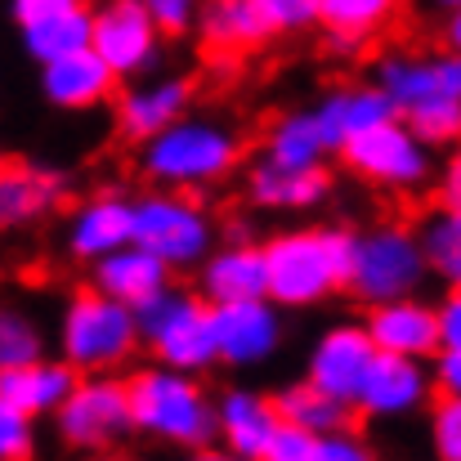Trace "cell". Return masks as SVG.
Returning a JSON list of instances; mask_svg holds the SVG:
<instances>
[{"mask_svg": "<svg viewBox=\"0 0 461 461\" xmlns=\"http://www.w3.org/2000/svg\"><path fill=\"white\" fill-rule=\"evenodd\" d=\"M126 385H131V417L140 439H153L179 453H211L220 444L215 399L206 394L197 372L153 358V367H135Z\"/></svg>", "mask_w": 461, "mask_h": 461, "instance_id": "6da1fadb", "label": "cell"}, {"mask_svg": "<svg viewBox=\"0 0 461 461\" xmlns=\"http://www.w3.org/2000/svg\"><path fill=\"white\" fill-rule=\"evenodd\" d=\"M140 175L153 188H184V193H206L224 184L238 161H242V135L211 117V113H184L170 122L161 135L140 144Z\"/></svg>", "mask_w": 461, "mask_h": 461, "instance_id": "7a4b0ae2", "label": "cell"}, {"mask_svg": "<svg viewBox=\"0 0 461 461\" xmlns=\"http://www.w3.org/2000/svg\"><path fill=\"white\" fill-rule=\"evenodd\" d=\"M269 296L283 309H313L349 287L354 233L349 229H283L265 238Z\"/></svg>", "mask_w": 461, "mask_h": 461, "instance_id": "3957f363", "label": "cell"}, {"mask_svg": "<svg viewBox=\"0 0 461 461\" xmlns=\"http://www.w3.org/2000/svg\"><path fill=\"white\" fill-rule=\"evenodd\" d=\"M140 349H144V336H140L135 305H126L99 287H81L63 301L59 354L77 372H122V367H131V358Z\"/></svg>", "mask_w": 461, "mask_h": 461, "instance_id": "277c9868", "label": "cell"}, {"mask_svg": "<svg viewBox=\"0 0 461 461\" xmlns=\"http://www.w3.org/2000/svg\"><path fill=\"white\" fill-rule=\"evenodd\" d=\"M135 313H140L144 349L153 354L157 363H170V367H184V372H197V376L220 367L215 309L197 287L188 292V287L166 283L144 305H135Z\"/></svg>", "mask_w": 461, "mask_h": 461, "instance_id": "5b68a950", "label": "cell"}, {"mask_svg": "<svg viewBox=\"0 0 461 461\" xmlns=\"http://www.w3.org/2000/svg\"><path fill=\"white\" fill-rule=\"evenodd\" d=\"M430 260L421 233L412 224L385 220L367 233H354V265H349V296L358 305H381L399 296H421L430 283Z\"/></svg>", "mask_w": 461, "mask_h": 461, "instance_id": "8992f818", "label": "cell"}, {"mask_svg": "<svg viewBox=\"0 0 461 461\" xmlns=\"http://www.w3.org/2000/svg\"><path fill=\"white\" fill-rule=\"evenodd\" d=\"M336 157L354 179L394 197H412L435 179V149L412 131L408 117H385L381 126L354 135Z\"/></svg>", "mask_w": 461, "mask_h": 461, "instance_id": "52a82bcc", "label": "cell"}, {"mask_svg": "<svg viewBox=\"0 0 461 461\" xmlns=\"http://www.w3.org/2000/svg\"><path fill=\"white\" fill-rule=\"evenodd\" d=\"M135 242L161 256L175 274H197V265L215 251V220L197 193L153 188L135 197Z\"/></svg>", "mask_w": 461, "mask_h": 461, "instance_id": "ba28073f", "label": "cell"}, {"mask_svg": "<svg viewBox=\"0 0 461 461\" xmlns=\"http://www.w3.org/2000/svg\"><path fill=\"white\" fill-rule=\"evenodd\" d=\"M59 444L72 453H108L135 435L131 385L122 372H81L68 403L54 412Z\"/></svg>", "mask_w": 461, "mask_h": 461, "instance_id": "9c48e42d", "label": "cell"}, {"mask_svg": "<svg viewBox=\"0 0 461 461\" xmlns=\"http://www.w3.org/2000/svg\"><path fill=\"white\" fill-rule=\"evenodd\" d=\"M166 32L149 0H99L95 5V50L113 63L122 81H140L161 63Z\"/></svg>", "mask_w": 461, "mask_h": 461, "instance_id": "30bf717a", "label": "cell"}, {"mask_svg": "<svg viewBox=\"0 0 461 461\" xmlns=\"http://www.w3.org/2000/svg\"><path fill=\"white\" fill-rule=\"evenodd\" d=\"M439 399L435 390V372L430 358H412V354H376L363 390H358V417L376 421V426H394L408 421L417 412H430V403Z\"/></svg>", "mask_w": 461, "mask_h": 461, "instance_id": "8fae6325", "label": "cell"}, {"mask_svg": "<svg viewBox=\"0 0 461 461\" xmlns=\"http://www.w3.org/2000/svg\"><path fill=\"white\" fill-rule=\"evenodd\" d=\"M372 81L394 99L399 117H408L412 108L430 99H461V50H448V45L435 54L385 50L372 63Z\"/></svg>", "mask_w": 461, "mask_h": 461, "instance_id": "7c38bea8", "label": "cell"}, {"mask_svg": "<svg viewBox=\"0 0 461 461\" xmlns=\"http://www.w3.org/2000/svg\"><path fill=\"white\" fill-rule=\"evenodd\" d=\"M215 309V349L220 367H265L283 349V305L274 296H251V301H224Z\"/></svg>", "mask_w": 461, "mask_h": 461, "instance_id": "4fadbf2b", "label": "cell"}, {"mask_svg": "<svg viewBox=\"0 0 461 461\" xmlns=\"http://www.w3.org/2000/svg\"><path fill=\"white\" fill-rule=\"evenodd\" d=\"M376 340L367 331V322H331L318 331V340L309 345V358H305V376L336 394L340 403H358V390L376 363Z\"/></svg>", "mask_w": 461, "mask_h": 461, "instance_id": "5bb4252c", "label": "cell"}, {"mask_svg": "<svg viewBox=\"0 0 461 461\" xmlns=\"http://www.w3.org/2000/svg\"><path fill=\"white\" fill-rule=\"evenodd\" d=\"M184 113H193V81L188 77H140V81H126V90H117V104H113V126L126 144H144L161 135L170 122H179Z\"/></svg>", "mask_w": 461, "mask_h": 461, "instance_id": "9a60e30c", "label": "cell"}, {"mask_svg": "<svg viewBox=\"0 0 461 461\" xmlns=\"http://www.w3.org/2000/svg\"><path fill=\"white\" fill-rule=\"evenodd\" d=\"M215 421H220V453L233 461H265L274 430L283 426L278 399L260 394L251 385H229L215 394Z\"/></svg>", "mask_w": 461, "mask_h": 461, "instance_id": "2e32d148", "label": "cell"}, {"mask_svg": "<svg viewBox=\"0 0 461 461\" xmlns=\"http://www.w3.org/2000/svg\"><path fill=\"white\" fill-rule=\"evenodd\" d=\"M117 86H122V77L95 45L63 54L54 63H41V99L59 113H95L117 95Z\"/></svg>", "mask_w": 461, "mask_h": 461, "instance_id": "e0dca14e", "label": "cell"}, {"mask_svg": "<svg viewBox=\"0 0 461 461\" xmlns=\"http://www.w3.org/2000/svg\"><path fill=\"white\" fill-rule=\"evenodd\" d=\"M131 242H135V197H122V193L86 197L63 224V247L81 265H95L108 251L131 247Z\"/></svg>", "mask_w": 461, "mask_h": 461, "instance_id": "ac0fdd59", "label": "cell"}, {"mask_svg": "<svg viewBox=\"0 0 461 461\" xmlns=\"http://www.w3.org/2000/svg\"><path fill=\"white\" fill-rule=\"evenodd\" d=\"M363 322H367L376 349H385V354L435 358V354L444 349V336H439V305H430L426 296H399V301L367 305Z\"/></svg>", "mask_w": 461, "mask_h": 461, "instance_id": "d6986e66", "label": "cell"}, {"mask_svg": "<svg viewBox=\"0 0 461 461\" xmlns=\"http://www.w3.org/2000/svg\"><path fill=\"white\" fill-rule=\"evenodd\" d=\"M197 292H202L211 305L269 296V256H265V242L233 238V242L215 247V251L197 265Z\"/></svg>", "mask_w": 461, "mask_h": 461, "instance_id": "ffe728a7", "label": "cell"}, {"mask_svg": "<svg viewBox=\"0 0 461 461\" xmlns=\"http://www.w3.org/2000/svg\"><path fill=\"white\" fill-rule=\"evenodd\" d=\"M81 372L59 354V358H36L23 367H0V408L27 412V417H54L68 394L77 390Z\"/></svg>", "mask_w": 461, "mask_h": 461, "instance_id": "44dd1931", "label": "cell"}, {"mask_svg": "<svg viewBox=\"0 0 461 461\" xmlns=\"http://www.w3.org/2000/svg\"><path fill=\"white\" fill-rule=\"evenodd\" d=\"M242 193L256 211H318L331 197V175L322 166L313 170H287L260 153L247 166Z\"/></svg>", "mask_w": 461, "mask_h": 461, "instance_id": "7402d4cb", "label": "cell"}, {"mask_svg": "<svg viewBox=\"0 0 461 461\" xmlns=\"http://www.w3.org/2000/svg\"><path fill=\"white\" fill-rule=\"evenodd\" d=\"M313 117H318V131H322L327 149L340 153L354 135L381 126L385 117H399V108L376 81H367V86H336V90L318 95Z\"/></svg>", "mask_w": 461, "mask_h": 461, "instance_id": "603a6c76", "label": "cell"}, {"mask_svg": "<svg viewBox=\"0 0 461 461\" xmlns=\"http://www.w3.org/2000/svg\"><path fill=\"white\" fill-rule=\"evenodd\" d=\"M86 269H90V287H99V292L126 301V305H144L153 292H161V287L170 283V274H175L161 256H153V251L140 247V242L117 247V251H108L104 260H95V265H86Z\"/></svg>", "mask_w": 461, "mask_h": 461, "instance_id": "cb8c5ba5", "label": "cell"}, {"mask_svg": "<svg viewBox=\"0 0 461 461\" xmlns=\"http://www.w3.org/2000/svg\"><path fill=\"white\" fill-rule=\"evenodd\" d=\"M63 197V175L32 166V161H9L0 170V220L5 229H27L45 220Z\"/></svg>", "mask_w": 461, "mask_h": 461, "instance_id": "d4e9b609", "label": "cell"}, {"mask_svg": "<svg viewBox=\"0 0 461 461\" xmlns=\"http://www.w3.org/2000/svg\"><path fill=\"white\" fill-rule=\"evenodd\" d=\"M197 36L215 54H242V50L269 41L274 32H269V23H265L256 0H202Z\"/></svg>", "mask_w": 461, "mask_h": 461, "instance_id": "484cf974", "label": "cell"}, {"mask_svg": "<svg viewBox=\"0 0 461 461\" xmlns=\"http://www.w3.org/2000/svg\"><path fill=\"white\" fill-rule=\"evenodd\" d=\"M18 45L36 68L54 63L63 54L90 50L95 45V5H77V9H63V14H50V18L18 27Z\"/></svg>", "mask_w": 461, "mask_h": 461, "instance_id": "4316f807", "label": "cell"}, {"mask_svg": "<svg viewBox=\"0 0 461 461\" xmlns=\"http://www.w3.org/2000/svg\"><path fill=\"white\" fill-rule=\"evenodd\" d=\"M260 153L269 157V161H278V166H287V170H313V166H322L331 157V149H327V140L318 131L313 108H301V113H283L265 131Z\"/></svg>", "mask_w": 461, "mask_h": 461, "instance_id": "83f0119b", "label": "cell"}, {"mask_svg": "<svg viewBox=\"0 0 461 461\" xmlns=\"http://www.w3.org/2000/svg\"><path fill=\"white\" fill-rule=\"evenodd\" d=\"M278 412L287 417V421H296V426H305L313 435H331V430H345L349 426V417L358 412L354 403H340L336 394H327V390H318L313 381H292V385H283L278 394Z\"/></svg>", "mask_w": 461, "mask_h": 461, "instance_id": "f1b7e54d", "label": "cell"}, {"mask_svg": "<svg viewBox=\"0 0 461 461\" xmlns=\"http://www.w3.org/2000/svg\"><path fill=\"white\" fill-rule=\"evenodd\" d=\"M417 233H421L435 283L439 287H461V206L439 202L435 211H426L417 220Z\"/></svg>", "mask_w": 461, "mask_h": 461, "instance_id": "f546056e", "label": "cell"}, {"mask_svg": "<svg viewBox=\"0 0 461 461\" xmlns=\"http://www.w3.org/2000/svg\"><path fill=\"white\" fill-rule=\"evenodd\" d=\"M403 0H322V32L372 41L399 18Z\"/></svg>", "mask_w": 461, "mask_h": 461, "instance_id": "4dcf8cb0", "label": "cell"}, {"mask_svg": "<svg viewBox=\"0 0 461 461\" xmlns=\"http://www.w3.org/2000/svg\"><path fill=\"white\" fill-rule=\"evenodd\" d=\"M45 358V331L27 309H5L0 313V367H23Z\"/></svg>", "mask_w": 461, "mask_h": 461, "instance_id": "1f68e13d", "label": "cell"}, {"mask_svg": "<svg viewBox=\"0 0 461 461\" xmlns=\"http://www.w3.org/2000/svg\"><path fill=\"white\" fill-rule=\"evenodd\" d=\"M408 122L435 153H448L453 144H461V99H430V104L412 108Z\"/></svg>", "mask_w": 461, "mask_h": 461, "instance_id": "d6a6232c", "label": "cell"}, {"mask_svg": "<svg viewBox=\"0 0 461 461\" xmlns=\"http://www.w3.org/2000/svg\"><path fill=\"white\" fill-rule=\"evenodd\" d=\"M430 453L439 461H461V394H439L426 412Z\"/></svg>", "mask_w": 461, "mask_h": 461, "instance_id": "836d02e7", "label": "cell"}, {"mask_svg": "<svg viewBox=\"0 0 461 461\" xmlns=\"http://www.w3.org/2000/svg\"><path fill=\"white\" fill-rule=\"evenodd\" d=\"M274 36H301L322 27V0H256Z\"/></svg>", "mask_w": 461, "mask_h": 461, "instance_id": "e575fe53", "label": "cell"}, {"mask_svg": "<svg viewBox=\"0 0 461 461\" xmlns=\"http://www.w3.org/2000/svg\"><path fill=\"white\" fill-rule=\"evenodd\" d=\"M0 457L5 461L36 457V417L0 408Z\"/></svg>", "mask_w": 461, "mask_h": 461, "instance_id": "d590c367", "label": "cell"}, {"mask_svg": "<svg viewBox=\"0 0 461 461\" xmlns=\"http://www.w3.org/2000/svg\"><path fill=\"white\" fill-rule=\"evenodd\" d=\"M265 461H318V435L283 417V426L274 430V444H269V457Z\"/></svg>", "mask_w": 461, "mask_h": 461, "instance_id": "8d00e7d4", "label": "cell"}, {"mask_svg": "<svg viewBox=\"0 0 461 461\" xmlns=\"http://www.w3.org/2000/svg\"><path fill=\"white\" fill-rule=\"evenodd\" d=\"M149 9L166 36H188L197 32V18H202V0H149Z\"/></svg>", "mask_w": 461, "mask_h": 461, "instance_id": "74e56055", "label": "cell"}, {"mask_svg": "<svg viewBox=\"0 0 461 461\" xmlns=\"http://www.w3.org/2000/svg\"><path fill=\"white\" fill-rule=\"evenodd\" d=\"M367 457H372V444L354 426L318 435V461H367Z\"/></svg>", "mask_w": 461, "mask_h": 461, "instance_id": "f35d334b", "label": "cell"}, {"mask_svg": "<svg viewBox=\"0 0 461 461\" xmlns=\"http://www.w3.org/2000/svg\"><path fill=\"white\" fill-rule=\"evenodd\" d=\"M77 5H86V0H9V18H14V27H27L36 18H50V14H63Z\"/></svg>", "mask_w": 461, "mask_h": 461, "instance_id": "ab89813d", "label": "cell"}, {"mask_svg": "<svg viewBox=\"0 0 461 461\" xmlns=\"http://www.w3.org/2000/svg\"><path fill=\"white\" fill-rule=\"evenodd\" d=\"M439 336H444V349H461V287H444V301H439Z\"/></svg>", "mask_w": 461, "mask_h": 461, "instance_id": "60d3db41", "label": "cell"}, {"mask_svg": "<svg viewBox=\"0 0 461 461\" xmlns=\"http://www.w3.org/2000/svg\"><path fill=\"white\" fill-rule=\"evenodd\" d=\"M430 372L439 394H461V349H439L430 358Z\"/></svg>", "mask_w": 461, "mask_h": 461, "instance_id": "b9f144b4", "label": "cell"}, {"mask_svg": "<svg viewBox=\"0 0 461 461\" xmlns=\"http://www.w3.org/2000/svg\"><path fill=\"white\" fill-rule=\"evenodd\" d=\"M439 202L461 206V144H453L444 166H439Z\"/></svg>", "mask_w": 461, "mask_h": 461, "instance_id": "7bdbcfd3", "label": "cell"}, {"mask_svg": "<svg viewBox=\"0 0 461 461\" xmlns=\"http://www.w3.org/2000/svg\"><path fill=\"white\" fill-rule=\"evenodd\" d=\"M439 41H444L448 50H461V9H453V14H444V27H439Z\"/></svg>", "mask_w": 461, "mask_h": 461, "instance_id": "ee69618b", "label": "cell"}, {"mask_svg": "<svg viewBox=\"0 0 461 461\" xmlns=\"http://www.w3.org/2000/svg\"><path fill=\"white\" fill-rule=\"evenodd\" d=\"M421 5H426L430 14H439V18H444V14H453V9H461V0H421Z\"/></svg>", "mask_w": 461, "mask_h": 461, "instance_id": "f6af8a7d", "label": "cell"}]
</instances>
